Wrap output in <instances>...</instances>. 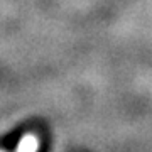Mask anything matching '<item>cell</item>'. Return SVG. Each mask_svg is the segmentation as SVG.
Here are the masks:
<instances>
[{"mask_svg":"<svg viewBox=\"0 0 152 152\" xmlns=\"http://www.w3.org/2000/svg\"><path fill=\"white\" fill-rule=\"evenodd\" d=\"M39 147H41V139H39L37 134H24L20 137V140L15 147V152H37Z\"/></svg>","mask_w":152,"mask_h":152,"instance_id":"1","label":"cell"},{"mask_svg":"<svg viewBox=\"0 0 152 152\" xmlns=\"http://www.w3.org/2000/svg\"><path fill=\"white\" fill-rule=\"evenodd\" d=\"M0 152H7V151H4V149H0Z\"/></svg>","mask_w":152,"mask_h":152,"instance_id":"2","label":"cell"}]
</instances>
